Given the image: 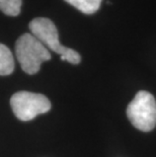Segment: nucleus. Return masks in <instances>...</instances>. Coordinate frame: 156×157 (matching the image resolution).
<instances>
[{"label": "nucleus", "mask_w": 156, "mask_h": 157, "mask_svg": "<svg viewBox=\"0 0 156 157\" xmlns=\"http://www.w3.org/2000/svg\"><path fill=\"white\" fill-rule=\"evenodd\" d=\"M22 0H0V10L9 16H17L21 13Z\"/></svg>", "instance_id": "7"}, {"label": "nucleus", "mask_w": 156, "mask_h": 157, "mask_svg": "<svg viewBox=\"0 0 156 157\" xmlns=\"http://www.w3.org/2000/svg\"><path fill=\"white\" fill-rule=\"evenodd\" d=\"M129 121L136 129L150 132L156 126V101L150 92L139 91L127 108Z\"/></svg>", "instance_id": "3"}, {"label": "nucleus", "mask_w": 156, "mask_h": 157, "mask_svg": "<svg viewBox=\"0 0 156 157\" xmlns=\"http://www.w3.org/2000/svg\"><path fill=\"white\" fill-rule=\"evenodd\" d=\"M84 14H93L101 7L102 0H65Z\"/></svg>", "instance_id": "6"}, {"label": "nucleus", "mask_w": 156, "mask_h": 157, "mask_svg": "<svg viewBox=\"0 0 156 157\" xmlns=\"http://www.w3.org/2000/svg\"><path fill=\"white\" fill-rule=\"evenodd\" d=\"M29 28L34 35L48 50L57 53L63 61L77 65L81 61V57L75 50L61 45L59 41L58 31L51 19L46 17H36L29 22Z\"/></svg>", "instance_id": "1"}, {"label": "nucleus", "mask_w": 156, "mask_h": 157, "mask_svg": "<svg viewBox=\"0 0 156 157\" xmlns=\"http://www.w3.org/2000/svg\"><path fill=\"white\" fill-rule=\"evenodd\" d=\"M10 105L16 118L25 122L51 109V102L47 96L29 91L14 93L10 98Z\"/></svg>", "instance_id": "4"}, {"label": "nucleus", "mask_w": 156, "mask_h": 157, "mask_svg": "<svg viewBox=\"0 0 156 157\" xmlns=\"http://www.w3.org/2000/svg\"><path fill=\"white\" fill-rule=\"evenodd\" d=\"M15 54L21 69L29 75L39 72L41 65L51 60L49 50L32 34H24L15 43Z\"/></svg>", "instance_id": "2"}, {"label": "nucleus", "mask_w": 156, "mask_h": 157, "mask_svg": "<svg viewBox=\"0 0 156 157\" xmlns=\"http://www.w3.org/2000/svg\"><path fill=\"white\" fill-rule=\"evenodd\" d=\"M14 70V59L7 47L0 44V75H9Z\"/></svg>", "instance_id": "5"}]
</instances>
